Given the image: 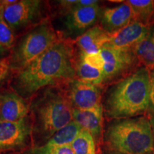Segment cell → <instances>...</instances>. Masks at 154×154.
<instances>
[{"mask_svg":"<svg viewBox=\"0 0 154 154\" xmlns=\"http://www.w3.org/2000/svg\"><path fill=\"white\" fill-rule=\"evenodd\" d=\"M69 99L74 109L85 110L101 106L98 86L80 79L72 82Z\"/></svg>","mask_w":154,"mask_h":154,"instance_id":"9c48e42d","label":"cell"},{"mask_svg":"<svg viewBox=\"0 0 154 154\" xmlns=\"http://www.w3.org/2000/svg\"><path fill=\"white\" fill-rule=\"evenodd\" d=\"M2 9H3V2L0 1V17L2 14Z\"/></svg>","mask_w":154,"mask_h":154,"instance_id":"4316f807","label":"cell"},{"mask_svg":"<svg viewBox=\"0 0 154 154\" xmlns=\"http://www.w3.org/2000/svg\"><path fill=\"white\" fill-rule=\"evenodd\" d=\"M98 2H99L96 1V0H77V3L74 8H76V7H90V6L98 5Z\"/></svg>","mask_w":154,"mask_h":154,"instance_id":"d4e9b609","label":"cell"},{"mask_svg":"<svg viewBox=\"0 0 154 154\" xmlns=\"http://www.w3.org/2000/svg\"><path fill=\"white\" fill-rule=\"evenodd\" d=\"M136 21L148 26L154 15V1L152 0H128Z\"/></svg>","mask_w":154,"mask_h":154,"instance_id":"ac0fdd59","label":"cell"},{"mask_svg":"<svg viewBox=\"0 0 154 154\" xmlns=\"http://www.w3.org/2000/svg\"><path fill=\"white\" fill-rule=\"evenodd\" d=\"M110 154H122V153H116V152H113V153H110Z\"/></svg>","mask_w":154,"mask_h":154,"instance_id":"f1b7e54d","label":"cell"},{"mask_svg":"<svg viewBox=\"0 0 154 154\" xmlns=\"http://www.w3.org/2000/svg\"><path fill=\"white\" fill-rule=\"evenodd\" d=\"M73 121L77 123L82 129L92 135L94 140L100 138L103 128V107L102 106L91 109L73 110Z\"/></svg>","mask_w":154,"mask_h":154,"instance_id":"5bb4252c","label":"cell"},{"mask_svg":"<svg viewBox=\"0 0 154 154\" xmlns=\"http://www.w3.org/2000/svg\"><path fill=\"white\" fill-rule=\"evenodd\" d=\"M76 72L80 80L90 83L94 85H99L104 81L103 71L89 66L82 59L76 66Z\"/></svg>","mask_w":154,"mask_h":154,"instance_id":"ffe728a7","label":"cell"},{"mask_svg":"<svg viewBox=\"0 0 154 154\" xmlns=\"http://www.w3.org/2000/svg\"><path fill=\"white\" fill-rule=\"evenodd\" d=\"M4 51H5V50H3L1 47H0V55H1V54H2Z\"/></svg>","mask_w":154,"mask_h":154,"instance_id":"83f0119b","label":"cell"},{"mask_svg":"<svg viewBox=\"0 0 154 154\" xmlns=\"http://www.w3.org/2000/svg\"><path fill=\"white\" fill-rule=\"evenodd\" d=\"M134 19L132 7L127 2L116 7L105 9L101 13L103 29L110 34L124 28Z\"/></svg>","mask_w":154,"mask_h":154,"instance_id":"7c38bea8","label":"cell"},{"mask_svg":"<svg viewBox=\"0 0 154 154\" xmlns=\"http://www.w3.org/2000/svg\"><path fill=\"white\" fill-rule=\"evenodd\" d=\"M58 41L55 31L49 24H41L31 31L19 42L13 54V65L21 71Z\"/></svg>","mask_w":154,"mask_h":154,"instance_id":"5b68a950","label":"cell"},{"mask_svg":"<svg viewBox=\"0 0 154 154\" xmlns=\"http://www.w3.org/2000/svg\"><path fill=\"white\" fill-rule=\"evenodd\" d=\"M111 34L101 26H95L76 38V43L84 54L99 52L110 39Z\"/></svg>","mask_w":154,"mask_h":154,"instance_id":"2e32d148","label":"cell"},{"mask_svg":"<svg viewBox=\"0 0 154 154\" xmlns=\"http://www.w3.org/2000/svg\"><path fill=\"white\" fill-rule=\"evenodd\" d=\"M29 106L14 92L0 94V121L16 122L27 117Z\"/></svg>","mask_w":154,"mask_h":154,"instance_id":"8fae6325","label":"cell"},{"mask_svg":"<svg viewBox=\"0 0 154 154\" xmlns=\"http://www.w3.org/2000/svg\"><path fill=\"white\" fill-rule=\"evenodd\" d=\"M100 53L104 61L103 76L104 81L116 77L136 62V57L132 49H122L105 44Z\"/></svg>","mask_w":154,"mask_h":154,"instance_id":"ba28073f","label":"cell"},{"mask_svg":"<svg viewBox=\"0 0 154 154\" xmlns=\"http://www.w3.org/2000/svg\"><path fill=\"white\" fill-rule=\"evenodd\" d=\"M99 14L98 5L76 7L70 11L66 19V26L71 32H82L92 26Z\"/></svg>","mask_w":154,"mask_h":154,"instance_id":"9a60e30c","label":"cell"},{"mask_svg":"<svg viewBox=\"0 0 154 154\" xmlns=\"http://www.w3.org/2000/svg\"><path fill=\"white\" fill-rule=\"evenodd\" d=\"M14 30L6 22L2 14L0 17V47L3 50L9 49L14 44Z\"/></svg>","mask_w":154,"mask_h":154,"instance_id":"44dd1931","label":"cell"},{"mask_svg":"<svg viewBox=\"0 0 154 154\" xmlns=\"http://www.w3.org/2000/svg\"><path fill=\"white\" fill-rule=\"evenodd\" d=\"M74 107L69 99L49 90L34 106V129L47 141L73 121Z\"/></svg>","mask_w":154,"mask_h":154,"instance_id":"277c9868","label":"cell"},{"mask_svg":"<svg viewBox=\"0 0 154 154\" xmlns=\"http://www.w3.org/2000/svg\"><path fill=\"white\" fill-rule=\"evenodd\" d=\"M70 145L74 154H96L95 140L89 132L82 128Z\"/></svg>","mask_w":154,"mask_h":154,"instance_id":"d6986e66","label":"cell"},{"mask_svg":"<svg viewBox=\"0 0 154 154\" xmlns=\"http://www.w3.org/2000/svg\"><path fill=\"white\" fill-rule=\"evenodd\" d=\"M150 32V29L138 21H132L124 28L111 34L108 45L122 49H132Z\"/></svg>","mask_w":154,"mask_h":154,"instance_id":"30bf717a","label":"cell"},{"mask_svg":"<svg viewBox=\"0 0 154 154\" xmlns=\"http://www.w3.org/2000/svg\"><path fill=\"white\" fill-rule=\"evenodd\" d=\"M137 59L146 64L154 65V29L132 48Z\"/></svg>","mask_w":154,"mask_h":154,"instance_id":"e0dca14e","label":"cell"},{"mask_svg":"<svg viewBox=\"0 0 154 154\" xmlns=\"http://www.w3.org/2000/svg\"><path fill=\"white\" fill-rule=\"evenodd\" d=\"M9 64L5 60H0V82L5 79L9 74Z\"/></svg>","mask_w":154,"mask_h":154,"instance_id":"603a6c76","label":"cell"},{"mask_svg":"<svg viewBox=\"0 0 154 154\" xmlns=\"http://www.w3.org/2000/svg\"><path fill=\"white\" fill-rule=\"evenodd\" d=\"M32 131L27 117L16 122L0 121V151L24 148Z\"/></svg>","mask_w":154,"mask_h":154,"instance_id":"52a82bcc","label":"cell"},{"mask_svg":"<svg viewBox=\"0 0 154 154\" xmlns=\"http://www.w3.org/2000/svg\"><path fill=\"white\" fill-rule=\"evenodd\" d=\"M151 126H152V130H153V148H154V117L151 119Z\"/></svg>","mask_w":154,"mask_h":154,"instance_id":"484cf974","label":"cell"},{"mask_svg":"<svg viewBox=\"0 0 154 154\" xmlns=\"http://www.w3.org/2000/svg\"><path fill=\"white\" fill-rule=\"evenodd\" d=\"M75 74L72 49L68 44L58 41L20 71L17 86L20 93L29 96L47 86L72 80Z\"/></svg>","mask_w":154,"mask_h":154,"instance_id":"6da1fadb","label":"cell"},{"mask_svg":"<svg viewBox=\"0 0 154 154\" xmlns=\"http://www.w3.org/2000/svg\"><path fill=\"white\" fill-rule=\"evenodd\" d=\"M81 59L88 65L94 68L103 71L104 66V61L101 53H91V54H84L82 53Z\"/></svg>","mask_w":154,"mask_h":154,"instance_id":"7402d4cb","label":"cell"},{"mask_svg":"<svg viewBox=\"0 0 154 154\" xmlns=\"http://www.w3.org/2000/svg\"><path fill=\"white\" fill-rule=\"evenodd\" d=\"M154 113V73L150 75V106Z\"/></svg>","mask_w":154,"mask_h":154,"instance_id":"cb8c5ba5","label":"cell"},{"mask_svg":"<svg viewBox=\"0 0 154 154\" xmlns=\"http://www.w3.org/2000/svg\"><path fill=\"white\" fill-rule=\"evenodd\" d=\"M2 2V17L13 30L26 26L40 14V1L7 0Z\"/></svg>","mask_w":154,"mask_h":154,"instance_id":"8992f818","label":"cell"},{"mask_svg":"<svg viewBox=\"0 0 154 154\" xmlns=\"http://www.w3.org/2000/svg\"><path fill=\"white\" fill-rule=\"evenodd\" d=\"M82 129L81 126L74 121L59 131L44 145L36 146L26 150L20 154H49L56 148L60 146L71 144Z\"/></svg>","mask_w":154,"mask_h":154,"instance_id":"4fadbf2b","label":"cell"},{"mask_svg":"<svg viewBox=\"0 0 154 154\" xmlns=\"http://www.w3.org/2000/svg\"><path fill=\"white\" fill-rule=\"evenodd\" d=\"M150 75L140 68L113 86L106 101L108 116L126 119L143 114L150 106Z\"/></svg>","mask_w":154,"mask_h":154,"instance_id":"7a4b0ae2","label":"cell"},{"mask_svg":"<svg viewBox=\"0 0 154 154\" xmlns=\"http://www.w3.org/2000/svg\"><path fill=\"white\" fill-rule=\"evenodd\" d=\"M108 146L122 154H154L151 121L145 117L126 119L111 124L106 133Z\"/></svg>","mask_w":154,"mask_h":154,"instance_id":"3957f363","label":"cell"}]
</instances>
